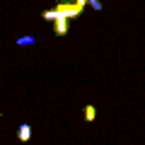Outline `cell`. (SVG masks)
Segmentation results:
<instances>
[{
  "mask_svg": "<svg viewBox=\"0 0 145 145\" xmlns=\"http://www.w3.org/2000/svg\"><path fill=\"white\" fill-rule=\"evenodd\" d=\"M85 5H87V0H61L56 3V15L58 17H68V20H75L85 12Z\"/></svg>",
  "mask_w": 145,
  "mask_h": 145,
  "instance_id": "cell-1",
  "label": "cell"
},
{
  "mask_svg": "<svg viewBox=\"0 0 145 145\" xmlns=\"http://www.w3.org/2000/svg\"><path fill=\"white\" fill-rule=\"evenodd\" d=\"M68 31H70V20H68V17H58V20H53V34H56V36H65Z\"/></svg>",
  "mask_w": 145,
  "mask_h": 145,
  "instance_id": "cell-2",
  "label": "cell"
},
{
  "mask_svg": "<svg viewBox=\"0 0 145 145\" xmlns=\"http://www.w3.org/2000/svg\"><path fill=\"white\" fill-rule=\"evenodd\" d=\"M17 138H20L22 143H27V140H31V126H29V123H22L20 128H17Z\"/></svg>",
  "mask_w": 145,
  "mask_h": 145,
  "instance_id": "cell-3",
  "label": "cell"
},
{
  "mask_svg": "<svg viewBox=\"0 0 145 145\" xmlns=\"http://www.w3.org/2000/svg\"><path fill=\"white\" fill-rule=\"evenodd\" d=\"M97 119V109L92 106V104H87V106H85V121H94Z\"/></svg>",
  "mask_w": 145,
  "mask_h": 145,
  "instance_id": "cell-4",
  "label": "cell"
},
{
  "mask_svg": "<svg viewBox=\"0 0 145 145\" xmlns=\"http://www.w3.org/2000/svg\"><path fill=\"white\" fill-rule=\"evenodd\" d=\"M17 44H20V46H29V44H34V36H20Z\"/></svg>",
  "mask_w": 145,
  "mask_h": 145,
  "instance_id": "cell-5",
  "label": "cell"
},
{
  "mask_svg": "<svg viewBox=\"0 0 145 145\" xmlns=\"http://www.w3.org/2000/svg\"><path fill=\"white\" fill-rule=\"evenodd\" d=\"M87 3L94 7V10H102V3H97V0H87Z\"/></svg>",
  "mask_w": 145,
  "mask_h": 145,
  "instance_id": "cell-6",
  "label": "cell"
}]
</instances>
